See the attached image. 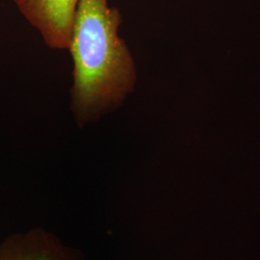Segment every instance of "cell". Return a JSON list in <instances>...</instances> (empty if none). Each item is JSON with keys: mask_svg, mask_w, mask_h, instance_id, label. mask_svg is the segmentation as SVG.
<instances>
[{"mask_svg": "<svg viewBox=\"0 0 260 260\" xmlns=\"http://www.w3.org/2000/svg\"><path fill=\"white\" fill-rule=\"evenodd\" d=\"M0 260L85 259L80 251L66 245L54 233L44 228H33L2 242Z\"/></svg>", "mask_w": 260, "mask_h": 260, "instance_id": "obj_3", "label": "cell"}, {"mask_svg": "<svg viewBox=\"0 0 260 260\" xmlns=\"http://www.w3.org/2000/svg\"><path fill=\"white\" fill-rule=\"evenodd\" d=\"M80 0H14L47 47L69 49Z\"/></svg>", "mask_w": 260, "mask_h": 260, "instance_id": "obj_2", "label": "cell"}, {"mask_svg": "<svg viewBox=\"0 0 260 260\" xmlns=\"http://www.w3.org/2000/svg\"><path fill=\"white\" fill-rule=\"evenodd\" d=\"M121 12L108 0H80L69 49L71 107L79 126L118 109L135 90L137 69L120 36Z\"/></svg>", "mask_w": 260, "mask_h": 260, "instance_id": "obj_1", "label": "cell"}]
</instances>
